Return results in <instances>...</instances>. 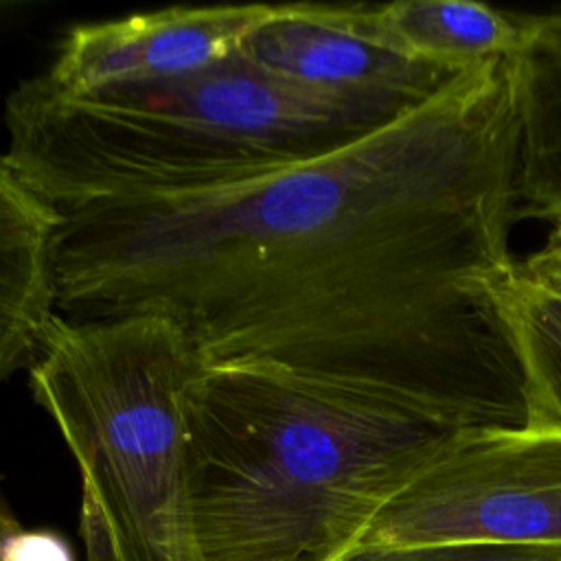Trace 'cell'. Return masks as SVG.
I'll return each mask as SVG.
<instances>
[{"label": "cell", "instance_id": "6da1fadb", "mask_svg": "<svg viewBox=\"0 0 561 561\" xmlns=\"http://www.w3.org/2000/svg\"><path fill=\"white\" fill-rule=\"evenodd\" d=\"M515 59L458 72L370 131L248 182L59 210L68 320L160 316L206 366L379 386L471 427L528 423L502 311L515 274Z\"/></svg>", "mask_w": 561, "mask_h": 561}, {"label": "cell", "instance_id": "7a4b0ae2", "mask_svg": "<svg viewBox=\"0 0 561 561\" xmlns=\"http://www.w3.org/2000/svg\"><path fill=\"white\" fill-rule=\"evenodd\" d=\"M186 430L202 561H337L471 425L362 381L219 364L193 379Z\"/></svg>", "mask_w": 561, "mask_h": 561}, {"label": "cell", "instance_id": "3957f363", "mask_svg": "<svg viewBox=\"0 0 561 561\" xmlns=\"http://www.w3.org/2000/svg\"><path fill=\"white\" fill-rule=\"evenodd\" d=\"M386 121L234 55L188 79L90 96L61 94L42 75L24 79L4 103V158L64 213L248 182Z\"/></svg>", "mask_w": 561, "mask_h": 561}, {"label": "cell", "instance_id": "277c9868", "mask_svg": "<svg viewBox=\"0 0 561 561\" xmlns=\"http://www.w3.org/2000/svg\"><path fill=\"white\" fill-rule=\"evenodd\" d=\"M206 364L167 318H50L35 403L81 476L85 561H202L186 486V394Z\"/></svg>", "mask_w": 561, "mask_h": 561}, {"label": "cell", "instance_id": "5b68a950", "mask_svg": "<svg viewBox=\"0 0 561 561\" xmlns=\"http://www.w3.org/2000/svg\"><path fill=\"white\" fill-rule=\"evenodd\" d=\"M359 543L561 548V427H471L425 465Z\"/></svg>", "mask_w": 561, "mask_h": 561}, {"label": "cell", "instance_id": "8992f818", "mask_svg": "<svg viewBox=\"0 0 561 561\" xmlns=\"http://www.w3.org/2000/svg\"><path fill=\"white\" fill-rule=\"evenodd\" d=\"M239 55L285 83L390 118L458 75L386 48L368 31L362 4H272Z\"/></svg>", "mask_w": 561, "mask_h": 561}, {"label": "cell", "instance_id": "52a82bcc", "mask_svg": "<svg viewBox=\"0 0 561 561\" xmlns=\"http://www.w3.org/2000/svg\"><path fill=\"white\" fill-rule=\"evenodd\" d=\"M272 4L169 7L77 24L42 79L61 94L90 96L202 75L234 55Z\"/></svg>", "mask_w": 561, "mask_h": 561}, {"label": "cell", "instance_id": "ba28073f", "mask_svg": "<svg viewBox=\"0 0 561 561\" xmlns=\"http://www.w3.org/2000/svg\"><path fill=\"white\" fill-rule=\"evenodd\" d=\"M61 213L0 153V383L28 368L57 313L53 239Z\"/></svg>", "mask_w": 561, "mask_h": 561}, {"label": "cell", "instance_id": "9c48e42d", "mask_svg": "<svg viewBox=\"0 0 561 561\" xmlns=\"http://www.w3.org/2000/svg\"><path fill=\"white\" fill-rule=\"evenodd\" d=\"M368 31L397 55L447 72L493 59H513L530 48L524 15L471 0H397L362 4Z\"/></svg>", "mask_w": 561, "mask_h": 561}, {"label": "cell", "instance_id": "30bf717a", "mask_svg": "<svg viewBox=\"0 0 561 561\" xmlns=\"http://www.w3.org/2000/svg\"><path fill=\"white\" fill-rule=\"evenodd\" d=\"M502 311L526 381L528 423L561 427V283L519 263L502 289Z\"/></svg>", "mask_w": 561, "mask_h": 561}, {"label": "cell", "instance_id": "8fae6325", "mask_svg": "<svg viewBox=\"0 0 561 561\" xmlns=\"http://www.w3.org/2000/svg\"><path fill=\"white\" fill-rule=\"evenodd\" d=\"M337 561H561V548L434 543L375 546L357 543Z\"/></svg>", "mask_w": 561, "mask_h": 561}, {"label": "cell", "instance_id": "7c38bea8", "mask_svg": "<svg viewBox=\"0 0 561 561\" xmlns=\"http://www.w3.org/2000/svg\"><path fill=\"white\" fill-rule=\"evenodd\" d=\"M0 561H77V554L61 533L24 528L0 511Z\"/></svg>", "mask_w": 561, "mask_h": 561}, {"label": "cell", "instance_id": "4fadbf2b", "mask_svg": "<svg viewBox=\"0 0 561 561\" xmlns=\"http://www.w3.org/2000/svg\"><path fill=\"white\" fill-rule=\"evenodd\" d=\"M524 270L561 283V226L548 228V237L524 263Z\"/></svg>", "mask_w": 561, "mask_h": 561}, {"label": "cell", "instance_id": "5bb4252c", "mask_svg": "<svg viewBox=\"0 0 561 561\" xmlns=\"http://www.w3.org/2000/svg\"><path fill=\"white\" fill-rule=\"evenodd\" d=\"M530 46L561 55V13L524 15Z\"/></svg>", "mask_w": 561, "mask_h": 561}]
</instances>
